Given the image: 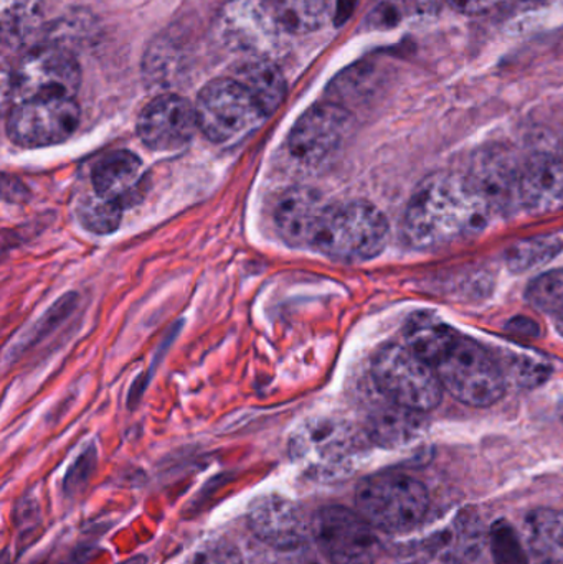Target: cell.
<instances>
[{
  "mask_svg": "<svg viewBox=\"0 0 563 564\" xmlns=\"http://www.w3.org/2000/svg\"><path fill=\"white\" fill-rule=\"evenodd\" d=\"M529 304L545 314L563 312V270L549 271L529 284L526 292Z\"/></svg>",
  "mask_w": 563,
  "mask_h": 564,
  "instance_id": "cell-25",
  "label": "cell"
},
{
  "mask_svg": "<svg viewBox=\"0 0 563 564\" xmlns=\"http://www.w3.org/2000/svg\"><path fill=\"white\" fill-rule=\"evenodd\" d=\"M516 380L526 387L542 383L549 377V367L538 358L519 357L515 361Z\"/></svg>",
  "mask_w": 563,
  "mask_h": 564,
  "instance_id": "cell-30",
  "label": "cell"
},
{
  "mask_svg": "<svg viewBox=\"0 0 563 564\" xmlns=\"http://www.w3.org/2000/svg\"><path fill=\"white\" fill-rule=\"evenodd\" d=\"M82 82L78 62L62 46L29 50L12 73L17 102L30 99L75 98Z\"/></svg>",
  "mask_w": 563,
  "mask_h": 564,
  "instance_id": "cell-8",
  "label": "cell"
},
{
  "mask_svg": "<svg viewBox=\"0 0 563 564\" xmlns=\"http://www.w3.org/2000/svg\"><path fill=\"white\" fill-rule=\"evenodd\" d=\"M435 370L443 387L469 406H491L505 397L506 377L501 365L472 338L459 335L435 365Z\"/></svg>",
  "mask_w": 563,
  "mask_h": 564,
  "instance_id": "cell-4",
  "label": "cell"
},
{
  "mask_svg": "<svg viewBox=\"0 0 563 564\" xmlns=\"http://www.w3.org/2000/svg\"><path fill=\"white\" fill-rule=\"evenodd\" d=\"M79 108L75 98L30 99L15 102L7 121V132L22 148L59 144L75 134Z\"/></svg>",
  "mask_w": 563,
  "mask_h": 564,
  "instance_id": "cell-10",
  "label": "cell"
},
{
  "mask_svg": "<svg viewBox=\"0 0 563 564\" xmlns=\"http://www.w3.org/2000/svg\"><path fill=\"white\" fill-rule=\"evenodd\" d=\"M235 79L253 96L264 116L273 115L286 96V82L280 69L268 59H253L241 66Z\"/></svg>",
  "mask_w": 563,
  "mask_h": 564,
  "instance_id": "cell-21",
  "label": "cell"
},
{
  "mask_svg": "<svg viewBox=\"0 0 563 564\" xmlns=\"http://www.w3.org/2000/svg\"><path fill=\"white\" fill-rule=\"evenodd\" d=\"M521 204L531 214L563 207V158L538 154L521 171Z\"/></svg>",
  "mask_w": 563,
  "mask_h": 564,
  "instance_id": "cell-17",
  "label": "cell"
},
{
  "mask_svg": "<svg viewBox=\"0 0 563 564\" xmlns=\"http://www.w3.org/2000/svg\"><path fill=\"white\" fill-rule=\"evenodd\" d=\"M489 217L465 177L439 172L426 177L410 198L402 234L415 250H435L478 234Z\"/></svg>",
  "mask_w": 563,
  "mask_h": 564,
  "instance_id": "cell-1",
  "label": "cell"
},
{
  "mask_svg": "<svg viewBox=\"0 0 563 564\" xmlns=\"http://www.w3.org/2000/svg\"><path fill=\"white\" fill-rule=\"evenodd\" d=\"M443 0H386L376 10L377 23H396L405 17H429L439 12Z\"/></svg>",
  "mask_w": 563,
  "mask_h": 564,
  "instance_id": "cell-28",
  "label": "cell"
},
{
  "mask_svg": "<svg viewBox=\"0 0 563 564\" xmlns=\"http://www.w3.org/2000/svg\"><path fill=\"white\" fill-rule=\"evenodd\" d=\"M555 327H557L559 334L563 335V312L555 315Z\"/></svg>",
  "mask_w": 563,
  "mask_h": 564,
  "instance_id": "cell-34",
  "label": "cell"
},
{
  "mask_svg": "<svg viewBox=\"0 0 563 564\" xmlns=\"http://www.w3.org/2000/svg\"><path fill=\"white\" fill-rule=\"evenodd\" d=\"M311 533L321 553L333 564H376L380 542L373 527L360 513L340 506L317 510Z\"/></svg>",
  "mask_w": 563,
  "mask_h": 564,
  "instance_id": "cell-6",
  "label": "cell"
},
{
  "mask_svg": "<svg viewBox=\"0 0 563 564\" xmlns=\"http://www.w3.org/2000/svg\"><path fill=\"white\" fill-rule=\"evenodd\" d=\"M549 2H551V0H502V6L518 10H532L539 9V7L545 6V3Z\"/></svg>",
  "mask_w": 563,
  "mask_h": 564,
  "instance_id": "cell-33",
  "label": "cell"
},
{
  "mask_svg": "<svg viewBox=\"0 0 563 564\" xmlns=\"http://www.w3.org/2000/svg\"><path fill=\"white\" fill-rule=\"evenodd\" d=\"M489 542L496 564H529L528 553L524 552L518 532L506 520H499L491 527Z\"/></svg>",
  "mask_w": 563,
  "mask_h": 564,
  "instance_id": "cell-26",
  "label": "cell"
},
{
  "mask_svg": "<svg viewBox=\"0 0 563 564\" xmlns=\"http://www.w3.org/2000/svg\"><path fill=\"white\" fill-rule=\"evenodd\" d=\"M327 205L317 192L291 187L278 197L273 220L278 235L291 247L313 248L314 235Z\"/></svg>",
  "mask_w": 563,
  "mask_h": 564,
  "instance_id": "cell-15",
  "label": "cell"
},
{
  "mask_svg": "<svg viewBox=\"0 0 563 564\" xmlns=\"http://www.w3.org/2000/svg\"><path fill=\"white\" fill-rule=\"evenodd\" d=\"M215 30L227 48L255 59H268L288 33L268 0H230L221 7Z\"/></svg>",
  "mask_w": 563,
  "mask_h": 564,
  "instance_id": "cell-7",
  "label": "cell"
},
{
  "mask_svg": "<svg viewBox=\"0 0 563 564\" xmlns=\"http://www.w3.org/2000/svg\"><path fill=\"white\" fill-rule=\"evenodd\" d=\"M509 327H511V330L518 332V334H524V335H538L539 334L538 324H535L534 321H531V318H528V317L512 318L511 324H509Z\"/></svg>",
  "mask_w": 563,
  "mask_h": 564,
  "instance_id": "cell-32",
  "label": "cell"
},
{
  "mask_svg": "<svg viewBox=\"0 0 563 564\" xmlns=\"http://www.w3.org/2000/svg\"><path fill=\"white\" fill-rule=\"evenodd\" d=\"M121 207L95 194L83 202L79 220L93 234H111L121 224Z\"/></svg>",
  "mask_w": 563,
  "mask_h": 564,
  "instance_id": "cell-27",
  "label": "cell"
},
{
  "mask_svg": "<svg viewBox=\"0 0 563 564\" xmlns=\"http://www.w3.org/2000/svg\"><path fill=\"white\" fill-rule=\"evenodd\" d=\"M529 546L535 564H563V513L535 510L528 520Z\"/></svg>",
  "mask_w": 563,
  "mask_h": 564,
  "instance_id": "cell-22",
  "label": "cell"
},
{
  "mask_svg": "<svg viewBox=\"0 0 563 564\" xmlns=\"http://www.w3.org/2000/svg\"><path fill=\"white\" fill-rule=\"evenodd\" d=\"M185 564H243L240 552L227 542L212 543Z\"/></svg>",
  "mask_w": 563,
  "mask_h": 564,
  "instance_id": "cell-29",
  "label": "cell"
},
{
  "mask_svg": "<svg viewBox=\"0 0 563 564\" xmlns=\"http://www.w3.org/2000/svg\"><path fill=\"white\" fill-rule=\"evenodd\" d=\"M419 411L393 403V406L377 411L369 423V437L387 449L407 446L422 434L423 417Z\"/></svg>",
  "mask_w": 563,
  "mask_h": 564,
  "instance_id": "cell-20",
  "label": "cell"
},
{
  "mask_svg": "<svg viewBox=\"0 0 563 564\" xmlns=\"http://www.w3.org/2000/svg\"><path fill=\"white\" fill-rule=\"evenodd\" d=\"M95 194L118 207L136 204L144 192V171L138 155L116 151L106 155L93 171Z\"/></svg>",
  "mask_w": 563,
  "mask_h": 564,
  "instance_id": "cell-16",
  "label": "cell"
},
{
  "mask_svg": "<svg viewBox=\"0 0 563 564\" xmlns=\"http://www.w3.org/2000/svg\"><path fill=\"white\" fill-rule=\"evenodd\" d=\"M373 380L392 403L426 413L442 401V381L435 367L407 345L390 344L377 351Z\"/></svg>",
  "mask_w": 563,
  "mask_h": 564,
  "instance_id": "cell-5",
  "label": "cell"
},
{
  "mask_svg": "<svg viewBox=\"0 0 563 564\" xmlns=\"http://www.w3.org/2000/svg\"><path fill=\"white\" fill-rule=\"evenodd\" d=\"M458 337L450 325L429 312L413 314L405 325L407 347L432 367L445 357Z\"/></svg>",
  "mask_w": 563,
  "mask_h": 564,
  "instance_id": "cell-19",
  "label": "cell"
},
{
  "mask_svg": "<svg viewBox=\"0 0 563 564\" xmlns=\"http://www.w3.org/2000/svg\"><path fill=\"white\" fill-rule=\"evenodd\" d=\"M485 523L472 509L462 510L433 543V553L445 564H469L485 552Z\"/></svg>",
  "mask_w": 563,
  "mask_h": 564,
  "instance_id": "cell-18",
  "label": "cell"
},
{
  "mask_svg": "<svg viewBox=\"0 0 563 564\" xmlns=\"http://www.w3.org/2000/svg\"><path fill=\"white\" fill-rule=\"evenodd\" d=\"M429 502L425 486L415 477L397 470L366 477L356 490L360 516L373 529L392 535L419 527L429 512Z\"/></svg>",
  "mask_w": 563,
  "mask_h": 564,
  "instance_id": "cell-3",
  "label": "cell"
},
{
  "mask_svg": "<svg viewBox=\"0 0 563 564\" xmlns=\"http://www.w3.org/2000/svg\"><path fill=\"white\" fill-rule=\"evenodd\" d=\"M248 523L257 539L280 552L301 549L313 535L303 507L278 494L258 497L248 510Z\"/></svg>",
  "mask_w": 563,
  "mask_h": 564,
  "instance_id": "cell-13",
  "label": "cell"
},
{
  "mask_svg": "<svg viewBox=\"0 0 563 564\" xmlns=\"http://www.w3.org/2000/svg\"><path fill=\"white\" fill-rule=\"evenodd\" d=\"M197 129L195 106L177 95L159 96L142 109L138 119L139 138L158 152L181 149L194 138Z\"/></svg>",
  "mask_w": 563,
  "mask_h": 564,
  "instance_id": "cell-14",
  "label": "cell"
},
{
  "mask_svg": "<svg viewBox=\"0 0 563 564\" xmlns=\"http://www.w3.org/2000/svg\"><path fill=\"white\" fill-rule=\"evenodd\" d=\"M562 250L563 241L561 238L554 237V235H545V237L518 241L515 247L509 248L506 261L515 273H528V271L551 263Z\"/></svg>",
  "mask_w": 563,
  "mask_h": 564,
  "instance_id": "cell-24",
  "label": "cell"
},
{
  "mask_svg": "<svg viewBox=\"0 0 563 564\" xmlns=\"http://www.w3.org/2000/svg\"><path fill=\"white\" fill-rule=\"evenodd\" d=\"M198 129L214 142L240 138L264 118L253 96L235 78L208 83L197 98Z\"/></svg>",
  "mask_w": 563,
  "mask_h": 564,
  "instance_id": "cell-9",
  "label": "cell"
},
{
  "mask_svg": "<svg viewBox=\"0 0 563 564\" xmlns=\"http://www.w3.org/2000/svg\"><path fill=\"white\" fill-rule=\"evenodd\" d=\"M288 33L316 30L329 12L331 0H268Z\"/></svg>",
  "mask_w": 563,
  "mask_h": 564,
  "instance_id": "cell-23",
  "label": "cell"
},
{
  "mask_svg": "<svg viewBox=\"0 0 563 564\" xmlns=\"http://www.w3.org/2000/svg\"><path fill=\"white\" fill-rule=\"evenodd\" d=\"M456 12L478 15V13L491 12L496 7L502 6V0H445Z\"/></svg>",
  "mask_w": 563,
  "mask_h": 564,
  "instance_id": "cell-31",
  "label": "cell"
},
{
  "mask_svg": "<svg viewBox=\"0 0 563 564\" xmlns=\"http://www.w3.org/2000/svg\"><path fill=\"white\" fill-rule=\"evenodd\" d=\"M350 128V115L343 105L321 102L307 109L291 129L288 148L303 164H316L343 142Z\"/></svg>",
  "mask_w": 563,
  "mask_h": 564,
  "instance_id": "cell-12",
  "label": "cell"
},
{
  "mask_svg": "<svg viewBox=\"0 0 563 564\" xmlns=\"http://www.w3.org/2000/svg\"><path fill=\"white\" fill-rule=\"evenodd\" d=\"M389 240V224L367 202L327 205L314 235L313 250L346 263L379 257Z\"/></svg>",
  "mask_w": 563,
  "mask_h": 564,
  "instance_id": "cell-2",
  "label": "cell"
},
{
  "mask_svg": "<svg viewBox=\"0 0 563 564\" xmlns=\"http://www.w3.org/2000/svg\"><path fill=\"white\" fill-rule=\"evenodd\" d=\"M521 171L511 151L492 145L473 155L465 178L489 214H511L522 207Z\"/></svg>",
  "mask_w": 563,
  "mask_h": 564,
  "instance_id": "cell-11",
  "label": "cell"
}]
</instances>
